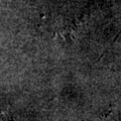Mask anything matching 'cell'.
<instances>
[{
  "label": "cell",
  "mask_w": 121,
  "mask_h": 121,
  "mask_svg": "<svg viewBox=\"0 0 121 121\" xmlns=\"http://www.w3.org/2000/svg\"><path fill=\"white\" fill-rule=\"evenodd\" d=\"M7 116L6 115V113L3 111V110H0V121H11L9 120V118H7Z\"/></svg>",
  "instance_id": "cell-1"
}]
</instances>
